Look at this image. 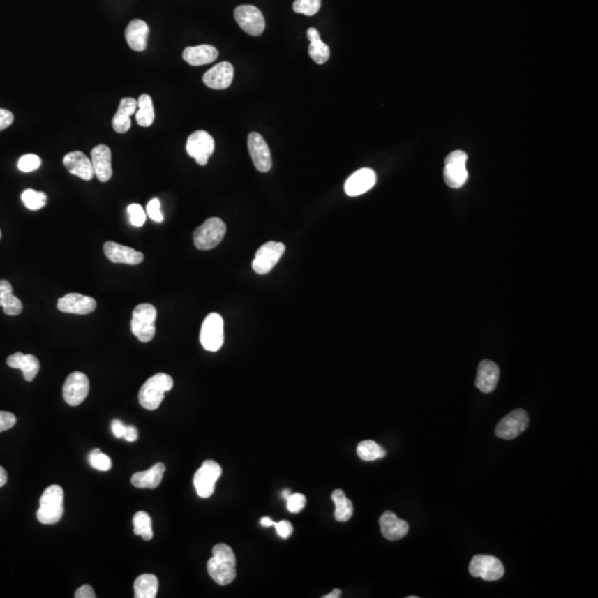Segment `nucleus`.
Segmentation results:
<instances>
[{"label": "nucleus", "mask_w": 598, "mask_h": 598, "mask_svg": "<svg viewBox=\"0 0 598 598\" xmlns=\"http://www.w3.org/2000/svg\"><path fill=\"white\" fill-rule=\"evenodd\" d=\"M213 555L207 562V571L215 583L225 586L237 577V558L227 544L215 545Z\"/></svg>", "instance_id": "f257e3e1"}, {"label": "nucleus", "mask_w": 598, "mask_h": 598, "mask_svg": "<svg viewBox=\"0 0 598 598\" xmlns=\"http://www.w3.org/2000/svg\"><path fill=\"white\" fill-rule=\"evenodd\" d=\"M173 379L167 373H156L145 381L139 392V403L147 410H156L163 401L164 396L173 388Z\"/></svg>", "instance_id": "f03ea898"}, {"label": "nucleus", "mask_w": 598, "mask_h": 598, "mask_svg": "<svg viewBox=\"0 0 598 598\" xmlns=\"http://www.w3.org/2000/svg\"><path fill=\"white\" fill-rule=\"evenodd\" d=\"M63 490L60 486H50L43 491L37 518L43 524L58 523L63 515Z\"/></svg>", "instance_id": "7ed1b4c3"}, {"label": "nucleus", "mask_w": 598, "mask_h": 598, "mask_svg": "<svg viewBox=\"0 0 598 598\" xmlns=\"http://www.w3.org/2000/svg\"><path fill=\"white\" fill-rule=\"evenodd\" d=\"M158 311L151 304H140L133 309L131 331L141 343H149L156 336Z\"/></svg>", "instance_id": "20e7f679"}, {"label": "nucleus", "mask_w": 598, "mask_h": 598, "mask_svg": "<svg viewBox=\"0 0 598 598\" xmlns=\"http://www.w3.org/2000/svg\"><path fill=\"white\" fill-rule=\"evenodd\" d=\"M225 234V223L218 218H209L194 232V245L201 251L212 250L220 244Z\"/></svg>", "instance_id": "39448f33"}, {"label": "nucleus", "mask_w": 598, "mask_h": 598, "mask_svg": "<svg viewBox=\"0 0 598 598\" xmlns=\"http://www.w3.org/2000/svg\"><path fill=\"white\" fill-rule=\"evenodd\" d=\"M200 341L207 352H218L224 343V322L216 313L207 315L202 324Z\"/></svg>", "instance_id": "423d86ee"}, {"label": "nucleus", "mask_w": 598, "mask_h": 598, "mask_svg": "<svg viewBox=\"0 0 598 598\" xmlns=\"http://www.w3.org/2000/svg\"><path fill=\"white\" fill-rule=\"evenodd\" d=\"M468 156L463 151H454L445 158L444 181L451 188H460L468 181Z\"/></svg>", "instance_id": "0eeeda50"}, {"label": "nucleus", "mask_w": 598, "mask_h": 598, "mask_svg": "<svg viewBox=\"0 0 598 598\" xmlns=\"http://www.w3.org/2000/svg\"><path fill=\"white\" fill-rule=\"evenodd\" d=\"M222 474V468L218 462L213 460H207L202 464L195 475H194L193 483L195 486L196 493L200 498L207 499L214 493L215 484Z\"/></svg>", "instance_id": "6e6552de"}, {"label": "nucleus", "mask_w": 598, "mask_h": 598, "mask_svg": "<svg viewBox=\"0 0 598 598\" xmlns=\"http://www.w3.org/2000/svg\"><path fill=\"white\" fill-rule=\"evenodd\" d=\"M215 142L212 135L207 131L199 130L188 137L186 142V152L190 158L195 160L196 163L202 167L207 165L209 158L214 152Z\"/></svg>", "instance_id": "1a4fd4ad"}, {"label": "nucleus", "mask_w": 598, "mask_h": 598, "mask_svg": "<svg viewBox=\"0 0 598 598\" xmlns=\"http://www.w3.org/2000/svg\"><path fill=\"white\" fill-rule=\"evenodd\" d=\"M469 571L473 577H481L482 580L492 582L502 578L505 569L499 558L491 555H475L470 563Z\"/></svg>", "instance_id": "9d476101"}, {"label": "nucleus", "mask_w": 598, "mask_h": 598, "mask_svg": "<svg viewBox=\"0 0 598 598\" xmlns=\"http://www.w3.org/2000/svg\"><path fill=\"white\" fill-rule=\"evenodd\" d=\"M285 250V245L278 241H269L262 245L253 260V269L260 275L269 274L284 255Z\"/></svg>", "instance_id": "9b49d317"}, {"label": "nucleus", "mask_w": 598, "mask_h": 598, "mask_svg": "<svg viewBox=\"0 0 598 598\" xmlns=\"http://www.w3.org/2000/svg\"><path fill=\"white\" fill-rule=\"evenodd\" d=\"M529 414L523 409H516L502 419L495 428L496 437L512 440L529 427Z\"/></svg>", "instance_id": "f8f14e48"}, {"label": "nucleus", "mask_w": 598, "mask_h": 598, "mask_svg": "<svg viewBox=\"0 0 598 598\" xmlns=\"http://www.w3.org/2000/svg\"><path fill=\"white\" fill-rule=\"evenodd\" d=\"M234 17L239 27L248 35L260 36L265 30V18L255 6H239L234 11Z\"/></svg>", "instance_id": "ddd939ff"}, {"label": "nucleus", "mask_w": 598, "mask_h": 598, "mask_svg": "<svg viewBox=\"0 0 598 598\" xmlns=\"http://www.w3.org/2000/svg\"><path fill=\"white\" fill-rule=\"evenodd\" d=\"M89 388L90 384L87 375L80 371L70 373L62 389L63 399L71 407H77L88 397Z\"/></svg>", "instance_id": "4468645a"}, {"label": "nucleus", "mask_w": 598, "mask_h": 598, "mask_svg": "<svg viewBox=\"0 0 598 598\" xmlns=\"http://www.w3.org/2000/svg\"><path fill=\"white\" fill-rule=\"evenodd\" d=\"M57 307L62 313L75 315L91 314L97 308V301L89 296L70 292L58 299Z\"/></svg>", "instance_id": "2eb2a0df"}, {"label": "nucleus", "mask_w": 598, "mask_h": 598, "mask_svg": "<svg viewBox=\"0 0 598 598\" xmlns=\"http://www.w3.org/2000/svg\"><path fill=\"white\" fill-rule=\"evenodd\" d=\"M248 151L253 163L260 172H269L271 169V154L265 140L257 132H252L248 135Z\"/></svg>", "instance_id": "dca6fc26"}, {"label": "nucleus", "mask_w": 598, "mask_h": 598, "mask_svg": "<svg viewBox=\"0 0 598 598\" xmlns=\"http://www.w3.org/2000/svg\"><path fill=\"white\" fill-rule=\"evenodd\" d=\"M103 252L107 260L114 264L126 265H139L144 260L142 253L137 252L132 247L124 246L114 241H107L103 245Z\"/></svg>", "instance_id": "f3484780"}, {"label": "nucleus", "mask_w": 598, "mask_h": 598, "mask_svg": "<svg viewBox=\"0 0 598 598\" xmlns=\"http://www.w3.org/2000/svg\"><path fill=\"white\" fill-rule=\"evenodd\" d=\"M91 163L94 175L100 182H107L112 177V154L109 147L99 144L91 151Z\"/></svg>", "instance_id": "a211bd4d"}, {"label": "nucleus", "mask_w": 598, "mask_h": 598, "mask_svg": "<svg viewBox=\"0 0 598 598\" xmlns=\"http://www.w3.org/2000/svg\"><path fill=\"white\" fill-rule=\"evenodd\" d=\"M234 79V67L230 62H220L205 73L203 82L205 86L215 90H223L231 86Z\"/></svg>", "instance_id": "6ab92c4d"}, {"label": "nucleus", "mask_w": 598, "mask_h": 598, "mask_svg": "<svg viewBox=\"0 0 598 598\" xmlns=\"http://www.w3.org/2000/svg\"><path fill=\"white\" fill-rule=\"evenodd\" d=\"M381 533L388 541H399L408 534L409 524L407 521L398 518L391 511H387L379 518Z\"/></svg>", "instance_id": "aec40b11"}, {"label": "nucleus", "mask_w": 598, "mask_h": 598, "mask_svg": "<svg viewBox=\"0 0 598 598\" xmlns=\"http://www.w3.org/2000/svg\"><path fill=\"white\" fill-rule=\"evenodd\" d=\"M376 173L371 169L358 170L345 183V192L349 196H359L373 188L376 184Z\"/></svg>", "instance_id": "412c9836"}, {"label": "nucleus", "mask_w": 598, "mask_h": 598, "mask_svg": "<svg viewBox=\"0 0 598 598\" xmlns=\"http://www.w3.org/2000/svg\"><path fill=\"white\" fill-rule=\"evenodd\" d=\"M63 165L71 174L80 177L82 180L90 181L94 177L91 160L81 151H73L66 154Z\"/></svg>", "instance_id": "4be33fe9"}, {"label": "nucleus", "mask_w": 598, "mask_h": 598, "mask_svg": "<svg viewBox=\"0 0 598 598\" xmlns=\"http://www.w3.org/2000/svg\"><path fill=\"white\" fill-rule=\"evenodd\" d=\"M500 378V368L491 360H482L478 367L475 386L484 394L495 390Z\"/></svg>", "instance_id": "5701e85b"}, {"label": "nucleus", "mask_w": 598, "mask_h": 598, "mask_svg": "<svg viewBox=\"0 0 598 598\" xmlns=\"http://www.w3.org/2000/svg\"><path fill=\"white\" fill-rule=\"evenodd\" d=\"M150 29L147 22L141 19L132 20L126 29V40L130 48L135 52H144L148 47Z\"/></svg>", "instance_id": "b1692460"}, {"label": "nucleus", "mask_w": 598, "mask_h": 598, "mask_svg": "<svg viewBox=\"0 0 598 598\" xmlns=\"http://www.w3.org/2000/svg\"><path fill=\"white\" fill-rule=\"evenodd\" d=\"M7 365L14 369H20L24 373V379L28 382L33 381L40 371V362L33 354H24L16 352L7 358Z\"/></svg>", "instance_id": "393cba45"}, {"label": "nucleus", "mask_w": 598, "mask_h": 598, "mask_svg": "<svg viewBox=\"0 0 598 598\" xmlns=\"http://www.w3.org/2000/svg\"><path fill=\"white\" fill-rule=\"evenodd\" d=\"M218 57V49L209 45H201V46L188 47L183 52V59L188 62V65L204 66L215 61Z\"/></svg>", "instance_id": "a878e982"}, {"label": "nucleus", "mask_w": 598, "mask_h": 598, "mask_svg": "<svg viewBox=\"0 0 598 598\" xmlns=\"http://www.w3.org/2000/svg\"><path fill=\"white\" fill-rule=\"evenodd\" d=\"M164 472H165V465L158 462L147 471L137 472L132 475L131 483L137 488H156L162 482Z\"/></svg>", "instance_id": "bb28decb"}, {"label": "nucleus", "mask_w": 598, "mask_h": 598, "mask_svg": "<svg viewBox=\"0 0 598 598\" xmlns=\"http://www.w3.org/2000/svg\"><path fill=\"white\" fill-rule=\"evenodd\" d=\"M0 306L3 307V313L8 316H17L22 314V303L18 297L13 294V286L8 281H0Z\"/></svg>", "instance_id": "cd10ccee"}, {"label": "nucleus", "mask_w": 598, "mask_h": 598, "mask_svg": "<svg viewBox=\"0 0 598 598\" xmlns=\"http://www.w3.org/2000/svg\"><path fill=\"white\" fill-rule=\"evenodd\" d=\"M307 37L311 41L308 48L309 56L311 57V59L316 62L317 65H324L329 60V47L325 43H322L318 30L315 29V28H309L307 30Z\"/></svg>", "instance_id": "c85d7f7f"}, {"label": "nucleus", "mask_w": 598, "mask_h": 598, "mask_svg": "<svg viewBox=\"0 0 598 598\" xmlns=\"http://www.w3.org/2000/svg\"><path fill=\"white\" fill-rule=\"evenodd\" d=\"M156 118L152 98L149 94H141L137 100V109L135 111V120L137 124L144 128L152 126Z\"/></svg>", "instance_id": "c756f323"}, {"label": "nucleus", "mask_w": 598, "mask_h": 598, "mask_svg": "<svg viewBox=\"0 0 598 598\" xmlns=\"http://www.w3.org/2000/svg\"><path fill=\"white\" fill-rule=\"evenodd\" d=\"M331 500L335 504V518L338 522H347L354 514L352 502L347 498L343 490H335L331 493Z\"/></svg>", "instance_id": "7c9ffc66"}, {"label": "nucleus", "mask_w": 598, "mask_h": 598, "mask_svg": "<svg viewBox=\"0 0 598 598\" xmlns=\"http://www.w3.org/2000/svg\"><path fill=\"white\" fill-rule=\"evenodd\" d=\"M158 590V577L154 574H142L135 582V596L137 598L156 597Z\"/></svg>", "instance_id": "2f4dec72"}, {"label": "nucleus", "mask_w": 598, "mask_h": 598, "mask_svg": "<svg viewBox=\"0 0 598 598\" xmlns=\"http://www.w3.org/2000/svg\"><path fill=\"white\" fill-rule=\"evenodd\" d=\"M357 454L364 461H375L386 456V450L373 440H365L358 444Z\"/></svg>", "instance_id": "473e14b6"}, {"label": "nucleus", "mask_w": 598, "mask_h": 598, "mask_svg": "<svg viewBox=\"0 0 598 598\" xmlns=\"http://www.w3.org/2000/svg\"><path fill=\"white\" fill-rule=\"evenodd\" d=\"M133 526H135V533L137 535H141L144 541H150L154 537L152 520L150 515L144 511L135 513L133 516Z\"/></svg>", "instance_id": "72a5a7b5"}, {"label": "nucleus", "mask_w": 598, "mask_h": 598, "mask_svg": "<svg viewBox=\"0 0 598 598\" xmlns=\"http://www.w3.org/2000/svg\"><path fill=\"white\" fill-rule=\"evenodd\" d=\"M22 201L24 207L30 211H38L46 207L48 196L43 192H38L33 188L24 190L22 194Z\"/></svg>", "instance_id": "f704fd0d"}, {"label": "nucleus", "mask_w": 598, "mask_h": 598, "mask_svg": "<svg viewBox=\"0 0 598 598\" xmlns=\"http://www.w3.org/2000/svg\"><path fill=\"white\" fill-rule=\"evenodd\" d=\"M322 7V0H295L292 9L297 14L314 16Z\"/></svg>", "instance_id": "c9c22d12"}, {"label": "nucleus", "mask_w": 598, "mask_h": 598, "mask_svg": "<svg viewBox=\"0 0 598 598\" xmlns=\"http://www.w3.org/2000/svg\"><path fill=\"white\" fill-rule=\"evenodd\" d=\"M89 462L91 464L92 468L99 470V471H107L112 468V461H111L110 458L107 454H103L99 449L92 451L89 456Z\"/></svg>", "instance_id": "e433bc0d"}, {"label": "nucleus", "mask_w": 598, "mask_h": 598, "mask_svg": "<svg viewBox=\"0 0 598 598\" xmlns=\"http://www.w3.org/2000/svg\"><path fill=\"white\" fill-rule=\"evenodd\" d=\"M41 165V158L36 154H24L19 158L18 169L24 173L36 171Z\"/></svg>", "instance_id": "4c0bfd02"}, {"label": "nucleus", "mask_w": 598, "mask_h": 598, "mask_svg": "<svg viewBox=\"0 0 598 598\" xmlns=\"http://www.w3.org/2000/svg\"><path fill=\"white\" fill-rule=\"evenodd\" d=\"M128 215H129V220L132 226L135 227H141L144 225L147 220V214L143 207L140 204H130L128 207Z\"/></svg>", "instance_id": "58836bf2"}, {"label": "nucleus", "mask_w": 598, "mask_h": 598, "mask_svg": "<svg viewBox=\"0 0 598 598\" xmlns=\"http://www.w3.org/2000/svg\"><path fill=\"white\" fill-rule=\"evenodd\" d=\"M287 510L290 513H299L306 505V498L301 493H292L287 499Z\"/></svg>", "instance_id": "ea45409f"}, {"label": "nucleus", "mask_w": 598, "mask_h": 598, "mask_svg": "<svg viewBox=\"0 0 598 598\" xmlns=\"http://www.w3.org/2000/svg\"><path fill=\"white\" fill-rule=\"evenodd\" d=\"M112 126L113 130L117 133H126L131 128V119H130V117L117 112L114 117H113Z\"/></svg>", "instance_id": "a19ab883"}, {"label": "nucleus", "mask_w": 598, "mask_h": 598, "mask_svg": "<svg viewBox=\"0 0 598 598\" xmlns=\"http://www.w3.org/2000/svg\"><path fill=\"white\" fill-rule=\"evenodd\" d=\"M147 214L151 220L156 223H162L164 220L161 212V203L158 199H152L147 205Z\"/></svg>", "instance_id": "79ce46f5"}, {"label": "nucleus", "mask_w": 598, "mask_h": 598, "mask_svg": "<svg viewBox=\"0 0 598 598\" xmlns=\"http://www.w3.org/2000/svg\"><path fill=\"white\" fill-rule=\"evenodd\" d=\"M137 109V101L133 98H124L121 100L119 105L118 111L117 112L124 114V116L131 117L135 114Z\"/></svg>", "instance_id": "37998d69"}, {"label": "nucleus", "mask_w": 598, "mask_h": 598, "mask_svg": "<svg viewBox=\"0 0 598 598\" xmlns=\"http://www.w3.org/2000/svg\"><path fill=\"white\" fill-rule=\"evenodd\" d=\"M17 419L13 413L0 411V432L7 431L16 424Z\"/></svg>", "instance_id": "c03bdc74"}, {"label": "nucleus", "mask_w": 598, "mask_h": 598, "mask_svg": "<svg viewBox=\"0 0 598 598\" xmlns=\"http://www.w3.org/2000/svg\"><path fill=\"white\" fill-rule=\"evenodd\" d=\"M275 529H276L277 534H278L279 537H282V539H287L292 537V531H294V528H292V523H290V521H279V522H275Z\"/></svg>", "instance_id": "a18cd8bd"}, {"label": "nucleus", "mask_w": 598, "mask_h": 598, "mask_svg": "<svg viewBox=\"0 0 598 598\" xmlns=\"http://www.w3.org/2000/svg\"><path fill=\"white\" fill-rule=\"evenodd\" d=\"M14 114L6 109H0V131L7 129L14 122Z\"/></svg>", "instance_id": "49530a36"}, {"label": "nucleus", "mask_w": 598, "mask_h": 598, "mask_svg": "<svg viewBox=\"0 0 598 598\" xmlns=\"http://www.w3.org/2000/svg\"><path fill=\"white\" fill-rule=\"evenodd\" d=\"M75 597L96 598L97 596H96L94 588H92L90 585H82L81 588H79L78 590H75Z\"/></svg>", "instance_id": "de8ad7c7"}, {"label": "nucleus", "mask_w": 598, "mask_h": 598, "mask_svg": "<svg viewBox=\"0 0 598 598\" xmlns=\"http://www.w3.org/2000/svg\"><path fill=\"white\" fill-rule=\"evenodd\" d=\"M111 429H112L113 435L116 438H124L126 433V426L120 420H113L111 424Z\"/></svg>", "instance_id": "09e8293b"}, {"label": "nucleus", "mask_w": 598, "mask_h": 598, "mask_svg": "<svg viewBox=\"0 0 598 598\" xmlns=\"http://www.w3.org/2000/svg\"><path fill=\"white\" fill-rule=\"evenodd\" d=\"M137 438H139V433H137V428L133 427V426H126V433H124V439L128 442H135V441L137 440Z\"/></svg>", "instance_id": "8fccbe9b"}, {"label": "nucleus", "mask_w": 598, "mask_h": 598, "mask_svg": "<svg viewBox=\"0 0 598 598\" xmlns=\"http://www.w3.org/2000/svg\"><path fill=\"white\" fill-rule=\"evenodd\" d=\"M7 480H8V475H7L6 470L3 467H0V488L5 486Z\"/></svg>", "instance_id": "3c124183"}, {"label": "nucleus", "mask_w": 598, "mask_h": 598, "mask_svg": "<svg viewBox=\"0 0 598 598\" xmlns=\"http://www.w3.org/2000/svg\"><path fill=\"white\" fill-rule=\"evenodd\" d=\"M260 525L264 526V528H271V526L275 525V522L269 516H266V518H260Z\"/></svg>", "instance_id": "603ef678"}, {"label": "nucleus", "mask_w": 598, "mask_h": 598, "mask_svg": "<svg viewBox=\"0 0 598 598\" xmlns=\"http://www.w3.org/2000/svg\"><path fill=\"white\" fill-rule=\"evenodd\" d=\"M341 590H338V588H336L331 593L327 594V595L322 596V598H338L341 597Z\"/></svg>", "instance_id": "864d4df0"}, {"label": "nucleus", "mask_w": 598, "mask_h": 598, "mask_svg": "<svg viewBox=\"0 0 598 598\" xmlns=\"http://www.w3.org/2000/svg\"><path fill=\"white\" fill-rule=\"evenodd\" d=\"M290 494H292V491H290V490H285V491L283 492L282 496L285 500H286Z\"/></svg>", "instance_id": "5fc2aeb1"}, {"label": "nucleus", "mask_w": 598, "mask_h": 598, "mask_svg": "<svg viewBox=\"0 0 598 598\" xmlns=\"http://www.w3.org/2000/svg\"><path fill=\"white\" fill-rule=\"evenodd\" d=\"M408 598H418V596H409Z\"/></svg>", "instance_id": "6e6d98bb"}, {"label": "nucleus", "mask_w": 598, "mask_h": 598, "mask_svg": "<svg viewBox=\"0 0 598 598\" xmlns=\"http://www.w3.org/2000/svg\"><path fill=\"white\" fill-rule=\"evenodd\" d=\"M0 239H1V231H0Z\"/></svg>", "instance_id": "4d7b16f0"}]
</instances>
